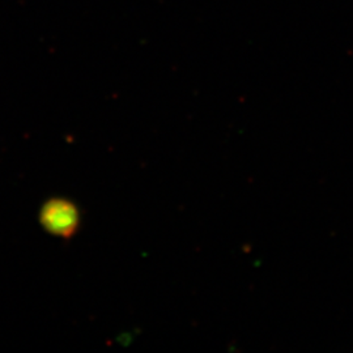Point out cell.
<instances>
[{
    "label": "cell",
    "mask_w": 353,
    "mask_h": 353,
    "mask_svg": "<svg viewBox=\"0 0 353 353\" xmlns=\"http://www.w3.org/2000/svg\"><path fill=\"white\" fill-rule=\"evenodd\" d=\"M41 225L59 239H71L80 225V212L75 203L64 198H52L39 212Z\"/></svg>",
    "instance_id": "cell-1"
}]
</instances>
